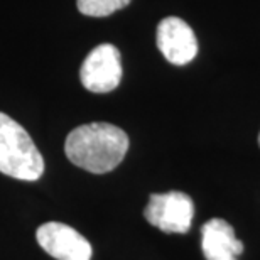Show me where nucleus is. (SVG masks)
<instances>
[{"label":"nucleus","instance_id":"obj_3","mask_svg":"<svg viewBox=\"0 0 260 260\" xmlns=\"http://www.w3.org/2000/svg\"><path fill=\"white\" fill-rule=\"evenodd\" d=\"M144 216L164 233H188L194 216V203L183 191L155 193L150 194Z\"/></svg>","mask_w":260,"mask_h":260},{"label":"nucleus","instance_id":"obj_1","mask_svg":"<svg viewBox=\"0 0 260 260\" xmlns=\"http://www.w3.org/2000/svg\"><path fill=\"white\" fill-rule=\"evenodd\" d=\"M128 150V135L120 127L93 122L71 130L64 142L66 157L93 174H107L117 168Z\"/></svg>","mask_w":260,"mask_h":260},{"label":"nucleus","instance_id":"obj_7","mask_svg":"<svg viewBox=\"0 0 260 260\" xmlns=\"http://www.w3.org/2000/svg\"><path fill=\"white\" fill-rule=\"evenodd\" d=\"M201 250L206 260H238L243 243L235 237V230L223 218H211L201 228Z\"/></svg>","mask_w":260,"mask_h":260},{"label":"nucleus","instance_id":"obj_5","mask_svg":"<svg viewBox=\"0 0 260 260\" xmlns=\"http://www.w3.org/2000/svg\"><path fill=\"white\" fill-rule=\"evenodd\" d=\"M38 243L56 260H90L91 245L80 232L59 221L44 223L36 232Z\"/></svg>","mask_w":260,"mask_h":260},{"label":"nucleus","instance_id":"obj_6","mask_svg":"<svg viewBox=\"0 0 260 260\" xmlns=\"http://www.w3.org/2000/svg\"><path fill=\"white\" fill-rule=\"evenodd\" d=\"M155 43L160 54L171 64L184 66L198 54V39L188 22L179 17H166L157 25Z\"/></svg>","mask_w":260,"mask_h":260},{"label":"nucleus","instance_id":"obj_2","mask_svg":"<svg viewBox=\"0 0 260 260\" xmlns=\"http://www.w3.org/2000/svg\"><path fill=\"white\" fill-rule=\"evenodd\" d=\"M0 173L20 181H38L44 159L25 128L0 112Z\"/></svg>","mask_w":260,"mask_h":260},{"label":"nucleus","instance_id":"obj_8","mask_svg":"<svg viewBox=\"0 0 260 260\" xmlns=\"http://www.w3.org/2000/svg\"><path fill=\"white\" fill-rule=\"evenodd\" d=\"M132 0H76V7L88 17H107L125 9Z\"/></svg>","mask_w":260,"mask_h":260},{"label":"nucleus","instance_id":"obj_9","mask_svg":"<svg viewBox=\"0 0 260 260\" xmlns=\"http://www.w3.org/2000/svg\"><path fill=\"white\" fill-rule=\"evenodd\" d=\"M258 145H260V134H258Z\"/></svg>","mask_w":260,"mask_h":260},{"label":"nucleus","instance_id":"obj_4","mask_svg":"<svg viewBox=\"0 0 260 260\" xmlns=\"http://www.w3.org/2000/svg\"><path fill=\"white\" fill-rule=\"evenodd\" d=\"M122 73L120 51L105 43L88 53L80 68V81L91 93H110L120 85Z\"/></svg>","mask_w":260,"mask_h":260}]
</instances>
